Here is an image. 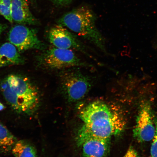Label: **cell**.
Returning a JSON list of instances; mask_svg holds the SVG:
<instances>
[{
    "mask_svg": "<svg viewBox=\"0 0 157 157\" xmlns=\"http://www.w3.org/2000/svg\"><path fill=\"white\" fill-rule=\"evenodd\" d=\"M79 117L88 131L105 138L121 134L126 124L124 117L117 108L100 100L84 107L80 111Z\"/></svg>",
    "mask_w": 157,
    "mask_h": 157,
    "instance_id": "6da1fadb",
    "label": "cell"
},
{
    "mask_svg": "<svg viewBox=\"0 0 157 157\" xmlns=\"http://www.w3.org/2000/svg\"><path fill=\"white\" fill-rule=\"evenodd\" d=\"M0 88L6 101L17 113L32 115L40 105L38 87L26 77L11 74L1 82Z\"/></svg>",
    "mask_w": 157,
    "mask_h": 157,
    "instance_id": "7a4b0ae2",
    "label": "cell"
},
{
    "mask_svg": "<svg viewBox=\"0 0 157 157\" xmlns=\"http://www.w3.org/2000/svg\"><path fill=\"white\" fill-rule=\"evenodd\" d=\"M96 15L87 7L76 8L65 13L57 21L62 25L106 53L105 38L96 25Z\"/></svg>",
    "mask_w": 157,
    "mask_h": 157,
    "instance_id": "3957f363",
    "label": "cell"
},
{
    "mask_svg": "<svg viewBox=\"0 0 157 157\" xmlns=\"http://www.w3.org/2000/svg\"><path fill=\"white\" fill-rule=\"evenodd\" d=\"M58 77L60 91L70 102L83 99L93 86V78L78 68L60 71Z\"/></svg>",
    "mask_w": 157,
    "mask_h": 157,
    "instance_id": "277c9868",
    "label": "cell"
},
{
    "mask_svg": "<svg viewBox=\"0 0 157 157\" xmlns=\"http://www.w3.org/2000/svg\"><path fill=\"white\" fill-rule=\"evenodd\" d=\"M37 60L40 67L49 70L60 71L73 68L94 67L78 57L73 51L55 47L44 50Z\"/></svg>",
    "mask_w": 157,
    "mask_h": 157,
    "instance_id": "5b68a950",
    "label": "cell"
},
{
    "mask_svg": "<svg viewBox=\"0 0 157 157\" xmlns=\"http://www.w3.org/2000/svg\"><path fill=\"white\" fill-rule=\"evenodd\" d=\"M48 38L49 42L56 48L78 51L98 62L90 53L87 47L65 27L58 24L53 26L48 31Z\"/></svg>",
    "mask_w": 157,
    "mask_h": 157,
    "instance_id": "8992f818",
    "label": "cell"
},
{
    "mask_svg": "<svg viewBox=\"0 0 157 157\" xmlns=\"http://www.w3.org/2000/svg\"><path fill=\"white\" fill-rule=\"evenodd\" d=\"M8 39L20 53L31 49L44 50L46 49V45L39 38L36 30L24 25L13 27L9 31Z\"/></svg>",
    "mask_w": 157,
    "mask_h": 157,
    "instance_id": "52a82bcc",
    "label": "cell"
},
{
    "mask_svg": "<svg viewBox=\"0 0 157 157\" xmlns=\"http://www.w3.org/2000/svg\"><path fill=\"white\" fill-rule=\"evenodd\" d=\"M110 139L97 136L83 126L77 137L78 147L82 149L83 157H107L109 152Z\"/></svg>",
    "mask_w": 157,
    "mask_h": 157,
    "instance_id": "ba28073f",
    "label": "cell"
},
{
    "mask_svg": "<svg viewBox=\"0 0 157 157\" xmlns=\"http://www.w3.org/2000/svg\"><path fill=\"white\" fill-rule=\"evenodd\" d=\"M153 122L150 104L144 102L140 105L133 130V136L139 142L153 140L156 132L155 125Z\"/></svg>",
    "mask_w": 157,
    "mask_h": 157,
    "instance_id": "9c48e42d",
    "label": "cell"
},
{
    "mask_svg": "<svg viewBox=\"0 0 157 157\" xmlns=\"http://www.w3.org/2000/svg\"><path fill=\"white\" fill-rule=\"evenodd\" d=\"M11 16L13 21L22 25L38 24L31 13L27 0H11Z\"/></svg>",
    "mask_w": 157,
    "mask_h": 157,
    "instance_id": "30bf717a",
    "label": "cell"
},
{
    "mask_svg": "<svg viewBox=\"0 0 157 157\" xmlns=\"http://www.w3.org/2000/svg\"><path fill=\"white\" fill-rule=\"evenodd\" d=\"M24 59L13 45L10 42L0 46V68L24 63Z\"/></svg>",
    "mask_w": 157,
    "mask_h": 157,
    "instance_id": "8fae6325",
    "label": "cell"
},
{
    "mask_svg": "<svg viewBox=\"0 0 157 157\" xmlns=\"http://www.w3.org/2000/svg\"><path fill=\"white\" fill-rule=\"evenodd\" d=\"M17 141L16 137L0 121V153L11 151Z\"/></svg>",
    "mask_w": 157,
    "mask_h": 157,
    "instance_id": "7c38bea8",
    "label": "cell"
},
{
    "mask_svg": "<svg viewBox=\"0 0 157 157\" xmlns=\"http://www.w3.org/2000/svg\"><path fill=\"white\" fill-rule=\"evenodd\" d=\"M11 152L15 157H37L36 148L26 140H17Z\"/></svg>",
    "mask_w": 157,
    "mask_h": 157,
    "instance_id": "4fadbf2b",
    "label": "cell"
},
{
    "mask_svg": "<svg viewBox=\"0 0 157 157\" xmlns=\"http://www.w3.org/2000/svg\"><path fill=\"white\" fill-rule=\"evenodd\" d=\"M11 7V0H0V15L9 22L13 23Z\"/></svg>",
    "mask_w": 157,
    "mask_h": 157,
    "instance_id": "5bb4252c",
    "label": "cell"
},
{
    "mask_svg": "<svg viewBox=\"0 0 157 157\" xmlns=\"http://www.w3.org/2000/svg\"><path fill=\"white\" fill-rule=\"evenodd\" d=\"M156 127V132L151 148V157H157V119L155 123Z\"/></svg>",
    "mask_w": 157,
    "mask_h": 157,
    "instance_id": "9a60e30c",
    "label": "cell"
},
{
    "mask_svg": "<svg viewBox=\"0 0 157 157\" xmlns=\"http://www.w3.org/2000/svg\"><path fill=\"white\" fill-rule=\"evenodd\" d=\"M55 5L59 7L66 6L72 3L73 0H49Z\"/></svg>",
    "mask_w": 157,
    "mask_h": 157,
    "instance_id": "2e32d148",
    "label": "cell"
},
{
    "mask_svg": "<svg viewBox=\"0 0 157 157\" xmlns=\"http://www.w3.org/2000/svg\"><path fill=\"white\" fill-rule=\"evenodd\" d=\"M123 157H139V156L136 150L131 146Z\"/></svg>",
    "mask_w": 157,
    "mask_h": 157,
    "instance_id": "e0dca14e",
    "label": "cell"
},
{
    "mask_svg": "<svg viewBox=\"0 0 157 157\" xmlns=\"http://www.w3.org/2000/svg\"><path fill=\"white\" fill-rule=\"evenodd\" d=\"M7 28V26L6 25L2 24V23H0V37H1L2 33L6 30Z\"/></svg>",
    "mask_w": 157,
    "mask_h": 157,
    "instance_id": "ac0fdd59",
    "label": "cell"
},
{
    "mask_svg": "<svg viewBox=\"0 0 157 157\" xmlns=\"http://www.w3.org/2000/svg\"><path fill=\"white\" fill-rule=\"evenodd\" d=\"M5 107L2 104H0V111L3 110L5 109Z\"/></svg>",
    "mask_w": 157,
    "mask_h": 157,
    "instance_id": "d6986e66",
    "label": "cell"
}]
</instances>
